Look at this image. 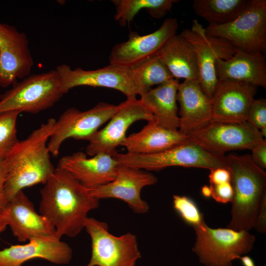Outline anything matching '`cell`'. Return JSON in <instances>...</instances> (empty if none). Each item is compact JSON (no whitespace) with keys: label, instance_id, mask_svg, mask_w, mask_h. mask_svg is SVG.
<instances>
[{"label":"cell","instance_id":"4dcf8cb0","mask_svg":"<svg viewBox=\"0 0 266 266\" xmlns=\"http://www.w3.org/2000/svg\"><path fill=\"white\" fill-rule=\"evenodd\" d=\"M246 121L259 130L266 127L265 100H254L249 108Z\"/></svg>","mask_w":266,"mask_h":266},{"label":"cell","instance_id":"4fadbf2b","mask_svg":"<svg viewBox=\"0 0 266 266\" xmlns=\"http://www.w3.org/2000/svg\"><path fill=\"white\" fill-rule=\"evenodd\" d=\"M188 135L190 141L220 155L232 150H251L265 140L260 131L247 122L227 123L211 121Z\"/></svg>","mask_w":266,"mask_h":266},{"label":"cell","instance_id":"277c9868","mask_svg":"<svg viewBox=\"0 0 266 266\" xmlns=\"http://www.w3.org/2000/svg\"><path fill=\"white\" fill-rule=\"evenodd\" d=\"M113 157L119 165L146 171H159L175 166L209 170L228 167L225 155L212 153L190 141L158 153H117Z\"/></svg>","mask_w":266,"mask_h":266},{"label":"cell","instance_id":"e0dca14e","mask_svg":"<svg viewBox=\"0 0 266 266\" xmlns=\"http://www.w3.org/2000/svg\"><path fill=\"white\" fill-rule=\"evenodd\" d=\"M257 87L244 82L219 80L212 100V121L242 123L246 121Z\"/></svg>","mask_w":266,"mask_h":266},{"label":"cell","instance_id":"3957f363","mask_svg":"<svg viewBox=\"0 0 266 266\" xmlns=\"http://www.w3.org/2000/svg\"><path fill=\"white\" fill-rule=\"evenodd\" d=\"M226 158L233 192L231 218L227 228L249 231L254 227L262 199L266 193V172L249 154H230Z\"/></svg>","mask_w":266,"mask_h":266},{"label":"cell","instance_id":"ffe728a7","mask_svg":"<svg viewBox=\"0 0 266 266\" xmlns=\"http://www.w3.org/2000/svg\"><path fill=\"white\" fill-rule=\"evenodd\" d=\"M72 257L70 247L57 237H38L31 239L27 244L13 245L0 250V266H22L35 258L66 265Z\"/></svg>","mask_w":266,"mask_h":266},{"label":"cell","instance_id":"603a6c76","mask_svg":"<svg viewBox=\"0 0 266 266\" xmlns=\"http://www.w3.org/2000/svg\"><path fill=\"white\" fill-rule=\"evenodd\" d=\"M188 141V135L179 130L166 128L154 120L148 122L139 132L127 136L121 145L129 153L149 154L162 152Z\"/></svg>","mask_w":266,"mask_h":266},{"label":"cell","instance_id":"1f68e13d","mask_svg":"<svg viewBox=\"0 0 266 266\" xmlns=\"http://www.w3.org/2000/svg\"><path fill=\"white\" fill-rule=\"evenodd\" d=\"M211 197L217 202L226 203L231 202L233 192L231 182L217 185H210Z\"/></svg>","mask_w":266,"mask_h":266},{"label":"cell","instance_id":"e575fe53","mask_svg":"<svg viewBox=\"0 0 266 266\" xmlns=\"http://www.w3.org/2000/svg\"><path fill=\"white\" fill-rule=\"evenodd\" d=\"M254 228L259 233L266 232V193L262 199Z\"/></svg>","mask_w":266,"mask_h":266},{"label":"cell","instance_id":"30bf717a","mask_svg":"<svg viewBox=\"0 0 266 266\" xmlns=\"http://www.w3.org/2000/svg\"><path fill=\"white\" fill-rule=\"evenodd\" d=\"M55 69L64 94L74 87L83 86L115 89L127 98L136 97L141 92L131 68L109 64L97 69L85 70L79 67L72 69L69 65L61 64Z\"/></svg>","mask_w":266,"mask_h":266},{"label":"cell","instance_id":"f1b7e54d","mask_svg":"<svg viewBox=\"0 0 266 266\" xmlns=\"http://www.w3.org/2000/svg\"><path fill=\"white\" fill-rule=\"evenodd\" d=\"M17 111L0 113V160L5 159L19 141L17 136Z\"/></svg>","mask_w":266,"mask_h":266},{"label":"cell","instance_id":"2e32d148","mask_svg":"<svg viewBox=\"0 0 266 266\" xmlns=\"http://www.w3.org/2000/svg\"><path fill=\"white\" fill-rule=\"evenodd\" d=\"M157 181V177L148 171L119 164L113 181L89 191L99 200L119 199L126 202L134 213L143 214L148 211L149 206L141 199V190Z\"/></svg>","mask_w":266,"mask_h":266},{"label":"cell","instance_id":"f35d334b","mask_svg":"<svg viewBox=\"0 0 266 266\" xmlns=\"http://www.w3.org/2000/svg\"><path fill=\"white\" fill-rule=\"evenodd\" d=\"M202 195L205 198H209L212 196V191L210 186L204 185L201 190Z\"/></svg>","mask_w":266,"mask_h":266},{"label":"cell","instance_id":"44dd1931","mask_svg":"<svg viewBox=\"0 0 266 266\" xmlns=\"http://www.w3.org/2000/svg\"><path fill=\"white\" fill-rule=\"evenodd\" d=\"M179 104L178 130L188 135L212 121V100L197 80L179 84L176 96Z\"/></svg>","mask_w":266,"mask_h":266},{"label":"cell","instance_id":"ba28073f","mask_svg":"<svg viewBox=\"0 0 266 266\" xmlns=\"http://www.w3.org/2000/svg\"><path fill=\"white\" fill-rule=\"evenodd\" d=\"M84 228L91 239L92 252L86 266H135L141 254L136 237L131 233L115 236L105 222L87 217Z\"/></svg>","mask_w":266,"mask_h":266},{"label":"cell","instance_id":"d590c367","mask_svg":"<svg viewBox=\"0 0 266 266\" xmlns=\"http://www.w3.org/2000/svg\"><path fill=\"white\" fill-rule=\"evenodd\" d=\"M7 172V169L4 160H0V209H4L7 203L4 191Z\"/></svg>","mask_w":266,"mask_h":266},{"label":"cell","instance_id":"74e56055","mask_svg":"<svg viewBox=\"0 0 266 266\" xmlns=\"http://www.w3.org/2000/svg\"><path fill=\"white\" fill-rule=\"evenodd\" d=\"M243 266H256L253 259L248 256H243L239 258Z\"/></svg>","mask_w":266,"mask_h":266},{"label":"cell","instance_id":"8fae6325","mask_svg":"<svg viewBox=\"0 0 266 266\" xmlns=\"http://www.w3.org/2000/svg\"><path fill=\"white\" fill-rule=\"evenodd\" d=\"M117 105L100 102L86 111L71 107L56 120L47 146L50 153L56 157L63 142L72 138L87 140L99 128L111 118Z\"/></svg>","mask_w":266,"mask_h":266},{"label":"cell","instance_id":"4316f807","mask_svg":"<svg viewBox=\"0 0 266 266\" xmlns=\"http://www.w3.org/2000/svg\"><path fill=\"white\" fill-rule=\"evenodd\" d=\"M115 7L114 19L121 26L129 24L142 9H146L154 18H162L169 11L176 0H112Z\"/></svg>","mask_w":266,"mask_h":266},{"label":"cell","instance_id":"7a4b0ae2","mask_svg":"<svg viewBox=\"0 0 266 266\" xmlns=\"http://www.w3.org/2000/svg\"><path fill=\"white\" fill-rule=\"evenodd\" d=\"M56 120L51 118L19 141L4 159L7 169L4 191L7 202L23 189L44 184L55 168L47 143Z\"/></svg>","mask_w":266,"mask_h":266},{"label":"cell","instance_id":"ac0fdd59","mask_svg":"<svg viewBox=\"0 0 266 266\" xmlns=\"http://www.w3.org/2000/svg\"><path fill=\"white\" fill-rule=\"evenodd\" d=\"M118 165L112 156L104 153L88 158L84 152L78 151L62 157L57 168L67 171L83 186L91 190L113 181Z\"/></svg>","mask_w":266,"mask_h":266},{"label":"cell","instance_id":"cb8c5ba5","mask_svg":"<svg viewBox=\"0 0 266 266\" xmlns=\"http://www.w3.org/2000/svg\"><path fill=\"white\" fill-rule=\"evenodd\" d=\"M179 81L172 78L157 87L141 93L140 100L162 126L171 130L179 128L176 96Z\"/></svg>","mask_w":266,"mask_h":266},{"label":"cell","instance_id":"9c48e42d","mask_svg":"<svg viewBox=\"0 0 266 266\" xmlns=\"http://www.w3.org/2000/svg\"><path fill=\"white\" fill-rule=\"evenodd\" d=\"M180 34L192 46L199 69L198 81L206 95L212 99L219 80L215 69L218 59L227 60L234 54L235 48L227 40L209 35L197 20L190 29H184Z\"/></svg>","mask_w":266,"mask_h":266},{"label":"cell","instance_id":"9a60e30c","mask_svg":"<svg viewBox=\"0 0 266 266\" xmlns=\"http://www.w3.org/2000/svg\"><path fill=\"white\" fill-rule=\"evenodd\" d=\"M33 66L26 34L0 23V86L8 87L28 76Z\"/></svg>","mask_w":266,"mask_h":266},{"label":"cell","instance_id":"6da1fadb","mask_svg":"<svg viewBox=\"0 0 266 266\" xmlns=\"http://www.w3.org/2000/svg\"><path fill=\"white\" fill-rule=\"evenodd\" d=\"M40 214L56 230V237H75L84 228L89 211L100 200L67 171L55 168L40 191Z\"/></svg>","mask_w":266,"mask_h":266},{"label":"cell","instance_id":"7c38bea8","mask_svg":"<svg viewBox=\"0 0 266 266\" xmlns=\"http://www.w3.org/2000/svg\"><path fill=\"white\" fill-rule=\"evenodd\" d=\"M141 120L148 122L156 120L140 99L136 97L127 98L117 105L108 124L88 140L86 153L90 156L104 153L113 157L118 153L116 148L127 137L126 133L130 126Z\"/></svg>","mask_w":266,"mask_h":266},{"label":"cell","instance_id":"d6a6232c","mask_svg":"<svg viewBox=\"0 0 266 266\" xmlns=\"http://www.w3.org/2000/svg\"><path fill=\"white\" fill-rule=\"evenodd\" d=\"M210 185H217L231 182V173L228 167H218L210 170Z\"/></svg>","mask_w":266,"mask_h":266},{"label":"cell","instance_id":"8992f818","mask_svg":"<svg viewBox=\"0 0 266 266\" xmlns=\"http://www.w3.org/2000/svg\"><path fill=\"white\" fill-rule=\"evenodd\" d=\"M193 252L205 266H232L233 261L253 249L255 236L249 231L213 229L206 224L195 227Z\"/></svg>","mask_w":266,"mask_h":266},{"label":"cell","instance_id":"d4e9b609","mask_svg":"<svg viewBox=\"0 0 266 266\" xmlns=\"http://www.w3.org/2000/svg\"><path fill=\"white\" fill-rule=\"evenodd\" d=\"M157 55L173 78L198 81L199 69L193 48L180 34L171 38Z\"/></svg>","mask_w":266,"mask_h":266},{"label":"cell","instance_id":"5bb4252c","mask_svg":"<svg viewBox=\"0 0 266 266\" xmlns=\"http://www.w3.org/2000/svg\"><path fill=\"white\" fill-rule=\"evenodd\" d=\"M176 19L168 18L160 27L150 33L139 35L131 32L126 41L115 45L109 56V64L132 68L157 55L165 45L176 34Z\"/></svg>","mask_w":266,"mask_h":266},{"label":"cell","instance_id":"836d02e7","mask_svg":"<svg viewBox=\"0 0 266 266\" xmlns=\"http://www.w3.org/2000/svg\"><path fill=\"white\" fill-rule=\"evenodd\" d=\"M251 157L253 162L259 167L264 169L266 168V141L255 146L252 150Z\"/></svg>","mask_w":266,"mask_h":266},{"label":"cell","instance_id":"83f0119b","mask_svg":"<svg viewBox=\"0 0 266 266\" xmlns=\"http://www.w3.org/2000/svg\"><path fill=\"white\" fill-rule=\"evenodd\" d=\"M131 69L140 88L141 93L150 89L152 86L159 85L174 78L158 55L150 58Z\"/></svg>","mask_w":266,"mask_h":266},{"label":"cell","instance_id":"5b68a950","mask_svg":"<svg viewBox=\"0 0 266 266\" xmlns=\"http://www.w3.org/2000/svg\"><path fill=\"white\" fill-rule=\"evenodd\" d=\"M56 69L30 74L16 81L0 97V113L36 114L53 106L64 94Z\"/></svg>","mask_w":266,"mask_h":266},{"label":"cell","instance_id":"52a82bcc","mask_svg":"<svg viewBox=\"0 0 266 266\" xmlns=\"http://www.w3.org/2000/svg\"><path fill=\"white\" fill-rule=\"evenodd\" d=\"M210 35L224 39L235 49L247 52L266 50V0H248L241 13L233 21L205 28Z\"/></svg>","mask_w":266,"mask_h":266},{"label":"cell","instance_id":"f546056e","mask_svg":"<svg viewBox=\"0 0 266 266\" xmlns=\"http://www.w3.org/2000/svg\"><path fill=\"white\" fill-rule=\"evenodd\" d=\"M173 206L182 219L193 228L202 227L206 225L203 214L191 198L174 195L173 196Z\"/></svg>","mask_w":266,"mask_h":266},{"label":"cell","instance_id":"484cf974","mask_svg":"<svg viewBox=\"0 0 266 266\" xmlns=\"http://www.w3.org/2000/svg\"><path fill=\"white\" fill-rule=\"evenodd\" d=\"M248 0H194L196 14L209 23L222 25L235 19L244 10Z\"/></svg>","mask_w":266,"mask_h":266},{"label":"cell","instance_id":"d6986e66","mask_svg":"<svg viewBox=\"0 0 266 266\" xmlns=\"http://www.w3.org/2000/svg\"><path fill=\"white\" fill-rule=\"evenodd\" d=\"M6 220L12 233L20 242L38 237L56 236V230L47 220L38 214L23 190L7 203Z\"/></svg>","mask_w":266,"mask_h":266},{"label":"cell","instance_id":"7402d4cb","mask_svg":"<svg viewBox=\"0 0 266 266\" xmlns=\"http://www.w3.org/2000/svg\"><path fill=\"white\" fill-rule=\"evenodd\" d=\"M218 80H229L266 88V63L260 51L247 52L235 49L227 60L218 59L215 65Z\"/></svg>","mask_w":266,"mask_h":266},{"label":"cell","instance_id":"8d00e7d4","mask_svg":"<svg viewBox=\"0 0 266 266\" xmlns=\"http://www.w3.org/2000/svg\"><path fill=\"white\" fill-rule=\"evenodd\" d=\"M8 226L4 209H0V235Z\"/></svg>","mask_w":266,"mask_h":266}]
</instances>
